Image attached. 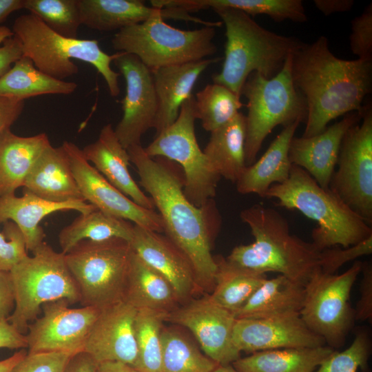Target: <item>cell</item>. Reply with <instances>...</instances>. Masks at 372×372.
<instances>
[{
	"label": "cell",
	"instance_id": "cell-36",
	"mask_svg": "<svg viewBox=\"0 0 372 372\" xmlns=\"http://www.w3.org/2000/svg\"><path fill=\"white\" fill-rule=\"evenodd\" d=\"M168 8L196 12L202 9L212 10L232 8L250 17L264 14L276 22L291 20L303 23L307 17L301 0H167Z\"/></svg>",
	"mask_w": 372,
	"mask_h": 372
},
{
	"label": "cell",
	"instance_id": "cell-7",
	"mask_svg": "<svg viewBox=\"0 0 372 372\" xmlns=\"http://www.w3.org/2000/svg\"><path fill=\"white\" fill-rule=\"evenodd\" d=\"M32 254L9 271L14 307L7 320L23 334L28 331L30 322L37 318L43 304L59 299H66L70 304L80 302L79 291L65 254L45 242Z\"/></svg>",
	"mask_w": 372,
	"mask_h": 372
},
{
	"label": "cell",
	"instance_id": "cell-26",
	"mask_svg": "<svg viewBox=\"0 0 372 372\" xmlns=\"http://www.w3.org/2000/svg\"><path fill=\"white\" fill-rule=\"evenodd\" d=\"M23 187V191L53 203L85 201L62 145L56 147L51 145L42 153L25 179Z\"/></svg>",
	"mask_w": 372,
	"mask_h": 372
},
{
	"label": "cell",
	"instance_id": "cell-23",
	"mask_svg": "<svg viewBox=\"0 0 372 372\" xmlns=\"http://www.w3.org/2000/svg\"><path fill=\"white\" fill-rule=\"evenodd\" d=\"M222 57L162 67L152 71L157 98V112L153 128L158 134L177 118L180 108L192 94L200 75Z\"/></svg>",
	"mask_w": 372,
	"mask_h": 372
},
{
	"label": "cell",
	"instance_id": "cell-37",
	"mask_svg": "<svg viewBox=\"0 0 372 372\" xmlns=\"http://www.w3.org/2000/svg\"><path fill=\"white\" fill-rule=\"evenodd\" d=\"M161 345L162 372H213L219 365L175 327H163Z\"/></svg>",
	"mask_w": 372,
	"mask_h": 372
},
{
	"label": "cell",
	"instance_id": "cell-48",
	"mask_svg": "<svg viewBox=\"0 0 372 372\" xmlns=\"http://www.w3.org/2000/svg\"><path fill=\"white\" fill-rule=\"evenodd\" d=\"M14 307V294L9 271L0 269V322L7 320Z\"/></svg>",
	"mask_w": 372,
	"mask_h": 372
},
{
	"label": "cell",
	"instance_id": "cell-40",
	"mask_svg": "<svg viewBox=\"0 0 372 372\" xmlns=\"http://www.w3.org/2000/svg\"><path fill=\"white\" fill-rule=\"evenodd\" d=\"M56 33L77 38L82 25L79 0H24V8Z\"/></svg>",
	"mask_w": 372,
	"mask_h": 372
},
{
	"label": "cell",
	"instance_id": "cell-35",
	"mask_svg": "<svg viewBox=\"0 0 372 372\" xmlns=\"http://www.w3.org/2000/svg\"><path fill=\"white\" fill-rule=\"evenodd\" d=\"M215 260V284L207 296L211 302L234 314L267 279V275L232 265L222 256Z\"/></svg>",
	"mask_w": 372,
	"mask_h": 372
},
{
	"label": "cell",
	"instance_id": "cell-30",
	"mask_svg": "<svg viewBox=\"0 0 372 372\" xmlns=\"http://www.w3.org/2000/svg\"><path fill=\"white\" fill-rule=\"evenodd\" d=\"M123 301L137 310L151 309L167 313L180 304L170 283L141 259L133 250L130 256Z\"/></svg>",
	"mask_w": 372,
	"mask_h": 372
},
{
	"label": "cell",
	"instance_id": "cell-3",
	"mask_svg": "<svg viewBox=\"0 0 372 372\" xmlns=\"http://www.w3.org/2000/svg\"><path fill=\"white\" fill-rule=\"evenodd\" d=\"M240 218L254 241L235 247L225 258L229 263L265 273L277 272L305 285L322 270V251L292 235L287 218L276 209L256 204L242 211Z\"/></svg>",
	"mask_w": 372,
	"mask_h": 372
},
{
	"label": "cell",
	"instance_id": "cell-44",
	"mask_svg": "<svg viewBox=\"0 0 372 372\" xmlns=\"http://www.w3.org/2000/svg\"><path fill=\"white\" fill-rule=\"evenodd\" d=\"M72 356L59 352L27 353L10 372H64Z\"/></svg>",
	"mask_w": 372,
	"mask_h": 372
},
{
	"label": "cell",
	"instance_id": "cell-5",
	"mask_svg": "<svg viewBox=\"0 0 372 372\" xmlns=\"http://www.w3.org/2000/svg\"><path fill=\"white\" fill-rule=\"evenodd\" d=\"M265 198L276 205L298 210L317 223L312 243L320 250L341 246L347 248L372 236L371 225L348 207L329 189L320 187L303 169L292 165L282 183L273 185Z\"/></svg>",
	"mask_w": 372,
	"mask_h": 372
},
{
	"label": "cell",
	"instance_id": "cell-6",
	"mask_svg": "<svg viewBox=\"0 0 372 372\" xmlns=\"http://www.w3.org/2000/svg\"><path fill=\"white\" fill-rule=\"evenodd\" d=\"M12 32L21 44L23 56L45 74L64 80L79 72V67L72 61L78 59L92 65L101 74L112 97L118 96L120 73L112 68L111 63L119 52L108 54L97 40L61 36L30 13L15 19Z\"/></svg>",
	"mask_w": 372,
	"mask_h": 372
},
{
	"label": "cell",
	"instance_id": "cell-38",
	"mask_svg": "<svg viewBox=\"0 0 372 372\" xmlns=\"http://www.w3.org/2000/svg\"><path fill=\"white\" fill-rule=\"evenodd\" d=\"M167 312L138 309L134 320L137 358L134 368L138 372H162L161 332Z\"/></svg>",
	"mask_w": 372,
	"mask_h": 372
},
{
	"label": "cell",
	"instance_id": "cell-21",
	"mask_svg": "<svg viewBox=\"0 0 372 372\" xmlns=\"http://www.w3.org/2000/svg\"><path fill=\"white\" fill-rule=\"evenodd\" d=\"M82 25L100 31L120 30L152 18L183 20L206 27H220V21H209L174 8L148 7L141 0H79Z\"/></svg>",
	"mask_w": 372,
	"mask_h": 372
},
{
	"label": "cell",
	"instance_id": "cell-53",
	"mask_svg": "<svg viewBox=\"0 0 372 372\" xmlns=\"http://www.w3.org/2000/svg\"><path fill=\"white\" fill-rule=\"evenodd\" d=\"M24 8V0H0V24L13 12Z\"/></svg>",
	"mask_w": 372,
	"mask_h": 372
},
{
	"label": "cell",
	"instance_id": "cell-50",
	"mask_svg": "<svg viewBox=\"0 0 372 372\" xmlns=\"http://www.w3.org/2000/svg\"><path fill=\"white\" fill-rule=\"evenodd\" d=\"M0 348H28L25 335L20 333L8 320L0 322Z\"/></svg>",
	"mask_w": 372,
	"mask_h": 372
},
{
	"label": "cell",
	"instance_id": "cell-42",
	"mask_svg": "<svg viewBox=\"0 0 372 372\" xmlns=\"http://www.w3.org/2000/svg\"><path fill=\"white\" fill-rule=\"evenodd\" d=\"M23 236L13 222H6L0 233V269L10 270L28 256Z\"/></svg>",
	"mask_w": 372,
	"mask_h": 372
},
{
	"label": "cell",
	"instance_id": "cell-45",
	"mask_svg": "<svg viewBox=\"0 0 372 372\" xmlns=\"http://www.w3.org/2000/svg\"><path fill=\"white\" fill-rule=\"evenodd\" d=\"M371 253L372 236L347 248L335 247L326 249L322 251V271L326 273H335L345 263Z\"/></svg>",
	"mask_w": 372,
	"mask_h": 372
},
{
	"label": "cell",
	"instance_id": "cell-11",
	"mask_svg": "<svg viewBox=\"0 0 372 372\" xmlns=\"http://www.w3.org/2000/svg\"><path fill=\"white\" fill-rule=\"evenodd\" d=\"M194 103L195 98L192 95L182 104L176 120L156 134L144 149L152 158H165L180 165L184 194L193 205L201 207L216 196L221 177L198 143L194 128Z\"/></svg>",
	"mask_w": 372,
	"mask_h": 372
},
{
	"label": "cell",
	"instance_id": "cell-28",
	"mask_svg": "<svg viewBox=\"0 0 372 372\" xmlns=\"http://www.w3.org/2000/svg\"><path fill=\"white\" fill-rule=\"evenodd\" d=\"M51 145L48 136L40 133L20 136L5 130L0 135V197L14 194L41 156Z\"/></svg>",
	"mask_w": 372,
	"mask_h": 372
},
{
	"label": "cell",
	"instance_id": "cell-29",
	"mask_svg": "<svg viewBox=\"0 0 372 372\" xmlns=\"http://www.w3.org/2000/svg\"><path fill=\"white\" fill-rule=\"evenodd\" d=\"M304 295L305 284L279 275L267 279L234 315L236 319L298 316Z\"/></svg>",
	"mask_w": 372,
	"mask_h": 372
},
{
	"label": "cell",
	"instance_id": "cell-46",
	"mask_svg": "<svg viewBox=\"0 0 372 372\" xmlns=\"http://www.w3.org/2000/svg\"><path fill=\"white\" fill-rule=\"evenodd\" d=\"M362 278L360 284V298L354 309L355 320H372V267L369 262H362Z\"/></svg>",
	"mask_w": 372,
	"mask_h": 372
},
{
	"label": "cell",
	"instance_id": "cell-31",
	"mask_svg": "<svg viewBox=\"0 0 372 372\" xmlns=\"http://www.w3.org/2000/svg\"><path fill=\"white\" fill-rule=\"evenodd\" d=\"M334 351L327 345L264 350L231 364L239 372H313Z\"/></svg>",
	"mask_w": 372,
	"mask_h": 372
},
{
	"label": "cell",
	"instance_id": "cell-9",
	"mask_svg": "<svg viewBox=\"0 0 372 372\" xmlns=\"http://www.w3.org/2000/svg\"><path fill=\"white\" fill-rule=\"evenodd\" d=\"M215 28L193 30L174 28L163 18H152L117 31L112 48L133 54L152 72L158 68L199 61L214 55Z\"/></svg>",
	"mask_w": 372,
	"mask_h": 372
},
{
	"label": "cell",
	"instance_id": "cell-39",
	"mask_svg": "<svg viewBox=\"0 0 372 372\" xmlns=\"http://www.w3.org/2000/svg\"><path fill=\"white\" fill-rule=\"evenodd\" d=\"M195 114L205 130L211 132L229 122L243 104L240 96L219 84L207 85L196 94Z\"/></svg>",
	"mask_w": 372,
	"mask_h": 372
},
{
	"label": "cell",
	"instance_id": "cell-52",
	"mask_svg": "<svg viewBox=\"0 0 372 372\" xmlns=\"http://www.w3.org/2000/svg\"><path fill=\"white\" fill-rule=\"evenodd\" d=\"M316 7L324 15L328 16L335 12L350 10L353 4V0H314Z\"/></svg>",
	"mask_w": 372,
	"mask_h": 372
},
{
	"label": "cell",
	"instance_id": "cell-13",
	"mask_svg": "<svg viewBox=\"0 0 372 372\" xmlns=\"http://www.w3.org/2000/svg\"><path fill=\"white\" fill-rule=\"evenodd\" d=\"M329 189L372 224V108L364 105L361 121L345 133Z\"/></svg>",
	"mask_w": 372,
	"mask_h": 372
},
{
	"label": "cell",
	"instance_id": "cell-8",
	"mask_svg": "<svg viewBox=\"0 0 372 372\" xmlns=\"http://www.w3.org/2000/svg\"><path fill=\"white\" fill-rule=\"evenodd\" d=\"M290 56L282 70L269 79L257 72L251 73L241 90V96L247 100L245 143L247 166L256 161L264 141L276 127L306 121L307 105L293 83Z\"/></svg>",
	"mask_w": 372,
	"mask_h": 372
},
{
	"label": "cell",
	"instance_id": "cell-17",
	"mask_svg": "<svg viewBox=\"0 0 372 372\" xmlns=\"http://www.w3.org/2000/svg\"><path fill=\"white\" fill-rule=\"evenodd\" d=\"M113 63L125 81L126 92L121 101L123 116L114 129L125 148L141 145L143 135L153 127L157 98L152 72L136 56L119 52Z\"/></svg>",
	"mask_w": 372,
	"mask_h": 372
},
{
	"label": "cell",
	"instance_id": "cell-15",
	"mask_svg": "<svg viewBox=\"0 0 372 372\" xmlns=\"http://www.w3.org/2000/svg\"><path fill=\"white\" fill-rule=\"evenodd\" d=\"M235 315L211 302L206 295L192 298L167 313L166 322L189 329L204 353L219 365L231 364L240 358L235 347Z\"/></svg>",
	"mask_w": 372,
	"mask_h": 372
},
{
	"label": "cell",
	"instance_id": "cell-10",
	"mask_svg": "<svg viewBox=\"0 0 372 372\" xmlns=\"http://www.w3.org/2000/svg\"><path fill=\"white\" fill-rule=\"evenodd\" d=\"M132 249L120 238L83 240L65 254L83 307L103 309L123 300Z\"/></svg>",
	"mask_w": 372,
	"mask_h": 372
},
{
	"label": "cell",
	"instance_id": "cell-51",
	"mask_svg": "<svg viewBox=\"0 0 372 372\" xmlns=\"http://www.w3.org/2000/svg\"><path fill=\"white\" fill-rule=\"evenodd\" d=\"M97 365L90 355L83 351L70 358L64 372H96Z\"/></svg>",
	"mask_w": 372,
	"mask_h": 372
},
{
	"label": "cell",
	"instance_id": "cell-12",
	"mask_svg": "<svg viewBox=\"0 0 372 372\" xmlns=\"http://www.w3.org/2000/svg\"><path fill=\"white\" fill-rule=\"evenodd\" d=\"M362 266L361 261H355L340 274L320 269L305 285L300 316L308 328L334 349L344 345L354 324L355 311L349 296Z\"/></svg>",
	"mask_w": 372,
	"mask_h": 372
},
{
	"label": "cell",
	"instance_id": "cell-24",
	"mask_svg": "<svg viewBox=\"0 0 372 372\" xmlns=\"http://www.w3.org/2000/svg\"><path fill=\"white\" fill-rule=\"evenodd\" d=\"M82 149L85 159L113 186L137 205L154 210L151 198L147 196L132 177L128 166L130 156L118 139L112 125H104L96 141Z\"/></svg>",
	"mask_w": 372,
	"mask_h": 372
},
{
	"label": "cell",
	"instance_id": "cell-22",
	"mask_svg": "<svg viewBox=\"0 0 372 372\" xmlns=\"http://www.w3.org/2000/svg\"><path fill=\"white\" fill-rule=\"evenodd\" d=\"M362 116V112L348 113L317 135L293 136L289 150L291 164L304 169L320 187L329 189L342 138L351 127L361 121Z\"/></svg>",
	"mask_w": 372,
	"mask_h": 372
},
{
	"label": "cell",
	"instance_id": "cell-33",
	"mask_svg": "<svg viewBox=\"0 0 372 372\" xmlns=\"http://www.w3.org/2000/svg\"><path fill=\"white\" fill-rule=\"evenodd\" d=\"M78 85L50 76L37 68L30 59L22 56L0 78V96L25 101L45 94L68 95Z\"/></svg>",
	"mask_w": 372,
	"mask_h": 372
},
{
	"label": "cell",
	"instance_id": "cell-14",
	"mask_svg": "<svg viewBox=\"0 0 372 372\" xmlns=\"http://www.w3.org/2000/svg\"><path fill=\"white\" fill-rule=\"evenodd\" d=\"M66 299L42 304L43 316L28 327V353L59 352L74 355L83 352L100 309L70 308Z\"/></svg>",
	"mask_w": 372,
	"mask_h": 372
},
{
	"label": "cell",
	"instance_id": "cell-55",
	"mask_svg": "<svg viewBox=\"0 0 372 372\" xmlns=\"http://www.w3.org/2000/svg\"><path fill=\"white\" fill-rule=\"evenodd\" d=\"M24 349L15 353L12 356L0 361V372H10L11 369L20 362L27 354Z\"/></svg>",
	"mask_w": 372,
	"mask_h": 372
},
{
	"label": "cell",
	"instance_id": "cell-43",
	"mask_svg": "<svg viewBox=\"0 0 372 372\" xmlns=\"http://www.w3.org/2000/svg\"><path fill=\"white\" fill-rule=\"evenodd\" d=\"M350 48L360 59L372 60V3L351 21Z\"/></svg>",
	"mask_w": 372,
	"mask_h": 372
},
{
	"label": "cell",
	"instance_id": "cell-2",
	"mask_svg": "<svg viewBox=\"0 0 372 372\" xmlns=\"http://www.w3.org/2000/svg\"><path fill=\"white\" fill-rule=\"evenodd\" d=\"M290 63L293 83L307 105L302 137L321 133L340 116L362 112L372 88V60L340 59L321 36L303 43L291 54Z\"/></svg>",
	"mask_w": 372,
	"mask_h": 372
},
{
	"label": "cell",
	"instance_id": "cell-4",
	"mask_svg": "<svg viewBox=\"0 0 372 372\" xmlns=\"http://www.w3.org/2000/svg\"><path fill=\"white\" fill-rule=\"evenodd\" d=\"M214 10L225 26L226 43L222 70L212 76V80L239 96L251 73L257 72L268 79L273 77L304 43L264 28L240 10L221 8Z\"/></svg>",
	"mask_w": 372,
	"mask_h": 372
},
{
	"label": "cell",
	"instance_id": "cell-19",
	"mask_svg": "<svg viewBox=\"0 0 372 372\" xmlns=\"http://www.w3.org/2000/svg\"><path fill=\"white\" fill-rule=\"evenodd\" d=\"M233 342L241 353L327 345L300 315L264 319L239 318L234 323Z\"/></svg>",
	"mask_w": 372,
	"mask_h": 372
},
{
	"label": "cell",
	"instance_id": "cell-1",
	"mask_svg": "<svg viewBox=\"0 0 372 372\" xmlns=\"http://www.w3.org/2000/svg\"><path fill=\"white\" fill-rule=\"evenodd\" d=\"M127 150L138 174L140 185L158 210L163 232L189 260L200 290L211 293L217 271L211 252V238L219 225L215 207L210 201L197 207L187 198L183 174L169 160L149 156L141 145Z\"/></svg>",
	"mask_w": 372,
	"mask_h": 372
},
{
	"label": "cell",
	"instance_id": "cell-18",
	"mask_svg": "<svg viewBox=\"0 0 372 372\" xmlns=\"http://www.w3.org/2000/svg\"><path fill=\"white\" fill-rule=\"evenodd\" d=\"M136 312L123 300L101 309L87 335L83 351L97 364L116 362L133 367L137 358Z\"/></svg>",
	"mask_w": 372,
	"mask_h": 372
},
{
	"label": "cell",
	"instance_id": "cell-32",
	"mask_svg": "<svg viewBox=\"0 0 372 372\" xmlns=\"http://www.w3.org/2000/svg\"><path fill=\"white\" fill-rule=\"evenodd\" d=\"M210 133L203 152L221 178L236 183L247 166L245 116L239 112L229 122Z\"/></svg>",
	"mask_w": 372,
	"mask_h": 372
},
{
	"label": "cell",
	"instance_id": "cell-34",
	"mask_svg": "<svg viewBox=\"0 0 372 372\" xmlns=\"http://www.w3.org/2000/svg\"><path fill=\"white\" fill-rule=\"evenodd\" d=\"M134 225L128 220L107 214L97 209L81 214L59 234L61 252L66 254L83 240L99 242L120 238L130 242Z\"/></svg>",
	"mask_w": 372,
	"mask_h": 372
},
{
	"label": "cell",
	"instance_id": "cell-54",
	"mask_svg": "<svg viewBox=\"0 0 372 372\" xmlns=\"http://www.w3.org/2000/svg\"><path fill=\"white\" fill-rule=\"evenodd\" d=\"M96 372H138L130 365L116 362H105L97 365Z\"/></svg>",
	"mask_w": 372,
	"mask_h": 372
},
{
	"label": "cell",
	"instance_id": "cell-25",
	"mask_svg": "<svg viewBox=\"0 0 372 372\" xmlns=\"http://www.w3.org/2000/svg\"><path fill=\"white\" fill-rule=\"evenodd\" d=\"M95 209L85 201L53 203L23 191L21 197L14 194L0 197V223L12 220L23 236L27 251L32 252L44 242L45 234L39 223L46 216L59 211L86 214Z\"/></svg>",
	"mask_w": 372,
	"mask_h": 372
},
{
	"label": "cell",
	"instance_id": "cell-49",
	"mask_svg": "<svg viewBox=\"0 0 372 372\" xmlns=\"http://www.w3.org/2000/svg\"><path fill=\"white\" fill-rule=\"evenodd\" d=\"M22 56L19 40L14 35L6 39L0 46V78Z\"/></svg>",
	"mask_w": 372,
	"mask_h": 372
},
{
	"label": "cell",
	"instance_id": "cell-41",
	"mask_svg": "<svg viewBox=\"0 0 372 372\" xmlns=\"http://www.w3.org/2000/svg\"><path fill=\"white\" fill-rule=\"evenodd\" d=\"M372 344L369 331L357 330L351 345L342 351H334L313 372H369L368 361Z\"/></svg>",
	"mask_w": 372,
	"mask_h": 372
},
{
	"label": "cell",
	"instance_id": "cell-47",
	"mask_svg": "<svg viewBox=\"0 0 372 372\" xmlns=\"http://www.w3.org/2000/svg\"><path fill=\"white\" fill-rule=\"evenodd\" d=\"M24 105V101L0 96V135L19 118Z\"/></svg>",
	"mask_w": 372,
	"mask_h": 372
},
{
	"label": "cell",
	"instance_id": "cell-20",
	"mask_svg": "<svg viewBox=\"0 0 372 372\" xmlns=\"http://www.w3.org/2000/svg\"><path fill=\"white\" fill-rule=\"evenodd\" d=\"M130 244L141 259L170 283L180 304L201 291L189 260L165 235L134 225Z\"/></svg>",
	"mask_w": 372,
	"mask_h": 372
},
{
	"label": "cell",
	"instance_id": "cell-27",
	"mask_svg": "<svg viewBox=\"0 0 372 372\" xmlns=\"http://www.w3.org/2000/svg\"><path fill=\"white\" fill-rule=\"evenodd\" d=\"M300 123L295 122L284 127L262 156L245 167L236 182L240 194H255L265 198L273 185L288 179L292 167L289 157V145Z\"/></svg>",
	"mask_w": 372,
	"mask_h": 372
},
{
	"label": "cell",
	"instance_id": "cell-56",
	"mask_svg": "<svg viewBox=\"0 0 372 372\" xmlns=\"http://www.w3.org/2000/svg\"><path fill=\"white\" fill-rule=\"evenodd\" d=\"M213 372H239L232 364L218 365Z\"/></svg>",
	"mask_w": 372,
	"mask_h": 372
},
{
	"label": "cell",
	"instance_id": "cell-16",
	"mask_svg": "<svg viewBox=\"0 0 372 372\" xmlns=\"http://www.w3.org/2000/svg\"><path fill=\"white\" fill-rule=\"evenodd\" d=\"M65 149L73 174L84 200L97 209L134 225L163 232L158 213L145 209L113 186L84 157L82 149L70 141L62 144Z\"/></svg>",
	"mask_w": 372,
	"mask_h": 372
}]
</instances>
